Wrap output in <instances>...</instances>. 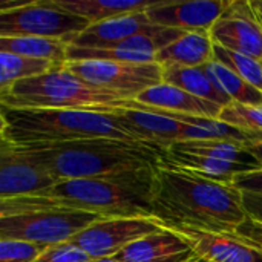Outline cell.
Segmentation results:
<instances>
[{
	"label": "cell",
	"mask_w": 262,
	"mask_h": 262,
	"mask_svg": "<svg viewBox=\"0 0 262 262\" xmlns=\"http://www.w3.org/2000/svg\"><path fill=\"white\" fill-rule=\"evenodd\" d=\"M152 216L169 227H193L262 246V227L244 210L239 192L160 160L154 173Z\"/></svg>",
	"instance_id": "obj_1"
},
{
	"label": "cell",
	"mask_w": 262,
	"mask_h": 262,
	"mask_svg": "<svg viewBox=\"0 0 262 262\" xmlns=\"http://www.w3.org/2000/svg\"><path fill=\"white\" fill-rule=\"evenodd\" d=\"M154 173L155 167L58 181L38 195L2 200L0 216L35 209L84 212L101 218L152 216Z\"/></svg>",
	"instance_id": "obj_2"
},
{
	"label": "cell",
	"mask_w": 262,
	"mask_h": 262,
	"mask_svg": "<svg viewBox=\"0 0 262 262\" xmlns=\"http://www.w3.org/2000/svg\"><path fill=\"white\" fill-rule=\"evenodd\" d=\"M15 147L46 169L57 181L152 169L158 166L166 152L155 144L112 138Z\"/></svg>",
	"instance_id": "obj_3"
},
{
	"label": "cell",
	"mask_w": 262,
	"mask_h": 262,
	"mask_svg": "<svg viewBox=\"0 0 262 262\" xmlns=\"http://www.w3.org/2000/svg\"><path fill=\"white\" fill-rule=\"evenodd\" d=\"M0 138L14 146L112 138L138 141L114 112L86 109H14L0 106Z\"/></svg>",
	"instance_id": "obj_4"
},
{
	"label": "cell",
	"mask_w": 262,
	"mask_h": 262,
	"mask_svg": "<svg viewBox=\"0 0 262 262\" xmlns=\"http://www.w3.org/2000/svg\"><path fill=\"white\" fill-rule=\"evenodd\" d=\"M129 98L94 86L64 64L52 71L15 81L8 91L0 92V106L14 109H86L114 112L123 109Z\"/></svg>",
	"instance_id": "obj_5"
},
{
	"label": "cell",
	"mask_w": 262,
	"mask_h": 262,
	"mask_svg": "<svg viewBox=\"0 0 262 262\" xmlns=\"http://www.w3.org/2000/svg\"><path fill=\"white\" fill-rule=\"evenodd\" d=\"M91 23L60 8L54 0L5 2L0 6V37H45L69 40Z\"/></svg>",
	"instance_id": "obj_6"
},
{
	"label": "cell",
	"mask_w": 262,
	"mask_h": 262,
	"mask_svg": "<svg viewBox=\"0 0 262 262\" xmlns=\"http://www.w3.org/2000/svg\"><path fill=\"white\" fill-rule=\"evenodd\" d=\"M101 216L60 210L35 209L0 216V239H20L43 247L69 243Z\"/></svg>",
	"instance_id": "obj_7"
},
{
	"label": "cell",
	"mask_w": 262,
	"mask_h": 262,
	"mask_svg": "<svg viewBox=\"0 0 262 262\" xmlns=\"http://www.w3.org/2000/svg\"><path fill=\"white\" fill-rule=\"evenodd\" d=\"M167 226L155 216L100 218L69 243L78 246L92 259L112 258L135 241L166 230Z\"/></svg>",
	"instance_id": "obj_8"
},
{
	"label": "cell",
	"mask_w": 262,
	"mask_h": 262,
	"mask_svg": "<svg viewBox=\"0 0 262 262\" xmlns=\"http://www.w3.org/2000/svg\"><path fill=\"white\" fill-rule=\"evenodd\" d=\"M64 66L84 81L106 91L117 92L129 100L143 91L163 83V68L158 63L121 61H66Z\"/></svg>",
	"instance_id": "obj_9"
},
{
	"label": "cell",
	"mask_w": 262,
	"mask_h": 262,
	"mask_svg": "<svg viewBox=\"0 0 262 262\" xmlns=\"http://www.w3.org/2000/svg\"><path fill=\"white\" fill-rule=\"evenodd\" d=\"M210 37L224 49L256 60L262 58V26L250 0H230L227 9L212 26Z\"/></svg>",
	"instance_id": "obj_10"
},
{
	"label": "cell",
	"mask_w": 262,
	"mask_h": 262,
	"mask_svg": "<svg viewBox=\"0 0 262 262\" xmlns=\"http://www.w3.org/2000/svg\"><path fill=\"white\" fill-rule=\"evenodd\" d=\"M57 183L23 150L8 141H0V201L38 195Z\"/></svg>",
	"instance_id": "obj_11"
},
{
	"label": "cell",
	"mask_w": 262,
	"mask_h": 262,
	"mask_svg": "<svg viewBox=\"0 0 262 262\" xmlns=\"http://www.w3.org/2000/svg\"><path fill=\"white\" fill-rule=\"evenodd\" d=\"M229 3L230 0L152 2L144 12L154 25L161 28L184 32H210Z\"/></svg>",
	"instance_id": "obj_12"
},
{
	"label": "cell",
	"mask_w": 262,
	"mask_h": 262,
	"mask_svg": "<svg viewBox=\"0 0 262 262\" xmlns=\"http://www.w3.org/2000/svg\"><path fill=\"white\" fill-rule=\"evenodd\" d=\"M170 229L183 236L201 259L210 262H262V246L256 243L193 227L180 226Z\"/></svg>",
	"instance_id": "obj_13"
},
{
	"label": "cell",
	"mask_w": 262,
	"mask_h": 262,
	"mask_svg": "<svg viewBox=\"0 0 262 262\" xmlns=\"http://www.w3.org/2000/svg\"><path fill=\"white\" fill-rule=\"evenodd\" d=\"M157 28L160 26L154 25L144 11L120 15L88 26L69 40V46L84 49H111L137 34L150 32Z\"/></svg>",
	"instance_id": "obj_14"
},
{
	"label": "cell",
	"mask_w": 262,
	"mask_h": 262,
	"mask_svg": "<svg viewBox=\"0 0 262 262\" xmlns=\"http://www.w3.org/2000/svg\"><path fill=\"white\" fill-rule=\"evenodd\" d=\"M124 129L141 143H149L167 150L172 144L184 140L186 123L177 121L155 112H143L134 109H115Z\"/></svg>",
	"instance_id": "obj_15"
},
{
	"label": "cell",
	"mask_w": 262,
	"mask_h": 262,
	"mask_svg": "<svg viewBox=\"0 0 262 262\" xmlns=\"http://www.w3.org/2000/svg\"><path fill=\"white\" fill-rule=\"evenodd\" d=\"M117 258L121 262H189L196 255L183 236L167 227L135 241Z\"/></svg>",
	"instance_id": "obj_16"
},
{
	"label": "cell",
	"mask_w": 262,
	"mask_h": 262,
	"mask_svg": "<svg viewBox=\"0 0 262 262\" xmlns=\"http://www.w3.org/2000/svg\"><path fill=\"white\" fill-rule=\"evenodd\" d=\"M138 103L157 107L172 114L192 115V117H207V118H220L223 111L221 106L195 97L177 86L161 83L150 89L143 91L135 98Z\"/></svg>",
	"instance_id": "obj_17"
},
{
	"label": "cell",
	"mask_w": 262,
	"mask_h": 262,
	"mask_svg": "<svg viewBox=\"0 0 262 262\" xmlns=\"http://www.w3.org/2000/svg\"><path fill=\"white\" fill-rule=\"evenodd\" d=\"M163 83L177 86L195 97L212 101L221 107H226L232 103L230 97L223 91L220 83L215 80L209 66H164L163 68Z\"/></svg>",
	"instance_id": "obj_18"
},
{
	"label": "cell",
	"mask_w": 262,
	"mask_h": 262,
	"mask_svg": "<svg viewBox=\"0 0 262 262\" xmlns=\"http://www.w3.org/2000/svg\"><path fill=\"white\" fill-rule=\"evenodd\" d=\"M163 163L177 166L180 169H184L187 172H192L198 177L221 183V184H229L232 186L235 178L241 173L246 172H255L259 170L258 167L253 166H246V164H236V163H229L223 160H215L209 157H201V155H193V154H186L173 149H167L164 155L161 157Z\"/></svg>",
	"instance_id": "obj_19"
},
{
	"label": "cell",
	"mask_w": 262,
	"mask_h": 262,
	"mask_svg": "<svg viewBox=\"0 0 262 262\" xmlns=\"http://www.w3.org/2000/svg\"><path fill=\"white\" fill-rule=\"evenodd\" d=\"M213 40L210 32H186L177 41L155 54V61L164 66L196 68L213 61Z\"/></svg>",
	"instance_id": "obj_20"
},
{
	"label": "cell",
	"mask_w": 262,
	"mask_h": 262,
	"mask_svg": "<svg viewBox=\"0 0 262 262\" xmlns=\"http://www.w3.org/2000/svg\"><path fill=\"white\" fill-rule=\"evenodd\" d=\"M71 14L86 18L91 25L114 17L146 11L152 2L146 0H54Z\"/></svg>",
	"instance_id": "obj_21"
},
{
	"label": "cell",
	"mask_w": 262,
	"mask_h": 262,
	"mask_svg": "<svg viewBox=\"0 0 262 262\" xmlns=\"http://www.w3.org/2000/svg\"><path fill=\"white\" fill-rule=\"evenodd\" d=\"M69 43L63 38L45 37H0V52H11L29 58L64 64Z\"/></svg>",
	"instance_id": "obj_22"
},
{
	"label": "cell",
	"mask_w": 262,
	"mask_h": 262,
	"mask_svg": "<svg viewBox=\"0 0 262 262\" xmlns=\"http://www.w3.org/2000/svg\"><path fill=\"white\" fill-rule=\"evenodd\" d=\"M169 149L261 169L256 158L247 150L246 144H241V143L221 141V140H190V141L175 143Z\"/></svg>",
	"instance_id": "obj_23"
},
{
	"label": "cell",
	"mask_w": 262,
	"mask_h": 262,
	"mask_svg": "<svg viewBox=\"0 0 262 262\" xmlns=\"http://www.w3.org/2000/svg\"><path fill=\"white\" fill-rule=\"evenodd\" d=\"M58 64L29 58L11 52H0V92L8 91L15 81L43 75Z\"/></svg>",
	"instance_id": "obj_24"
},
{
	"label": "cell",
	"mask_w": 262,
	"mask_h": 262,
	"mask_svg": "<svg viewBox=\"0 0 262 262\" xmlns=\"http://www.w3.org/2000/svg\"><path fill=\"white\" fill-rule=\"evenodd\" d=\"M207 66L212 75L215 77V80L220 83L223 91L230 97L233 103L252 104V106L262 104V92L259 89H256L244 78L233 74L232 71H229L227 68H224L216 61H210Z\"/></svg>",
	"instance_id": "obj_25"
},
{
	"label": "cell",
	"mask_w": 262,
	"mask_h": 262,
	"mask_svg": "<svg viewBox=\"0 0 262 262\" xmlns=\"http://www.w3.org/2000/svg\"><path fill=\"white\" fill-rule=\"evenodd\" d=\"M213 61L223 64L233 74L244 78L247 83L262 92V66L261 61L249 55L224 49L218 45L213 46Z\"/></svg>",
	"instance_id": "obj_26"
},
{
	"label": "cell",
	"mask_w": 262,
	"mask_h": 262,
	"mask_svg": "<svg viewBox=\"0 0 262 262\" xmlns=\"http://www.w3.org/2000/svg\"><path fill=\"white\" fill-rule=\"evenodd\" d=\"M233 187L239 192L241 204L247 215L262 227V169L238 175Z\"/></svg>",
	"instance_id": "obj_27"
},
{
	"label": "cell",
	"mask_w": 262,
	"mask_h": 262,
	"mask_svg": "<svg viewBox=\"0 0 262 262\" xmlns=\"http://www.w3.org/2000/svg\"><path fill=\"white\" fill-rule=\"evenodd\" d=\"M218 120L238 129L262 135V104L252 106L232 101L229 106L223 107Z\"/></svg>",
	"instance_id": "obj_28"
},
{
	"label": "cell",
	"mask_w": 262,
	"mask_h": 262,
	"mask_svg": "<svg viewBox=\"0 0 262 262\" xmlns=\"http://www.w3.org/2000/svg\"><path fill=\"white\" fill-rule=\"evenodd\" d=\"M46 247L20 239H0V262H34Z\"/></svg>",
	"instance_id": "obj_29"
},
{
	"label": "cell",
	"mask_w": 262,
	"mask_h": 262,
	"mask_svg": "<svg viewBox=\"0 0 262 262\" xmlns=\"http://www.w3.org/2000/svg\"><path fill=\"white\" fill-rule=\"evenodd\" d=\"M92 258L72 243L49 246L34 262H91Z\"/></svg>",
	"instance_id": "obj_30"
},
{
	"label": "cell",
	"mask_w": 262,
	"mask_h": 262,
	"mask_svg": "<svg viewBox=\"0 0 262 262\" xmlns=\"http://www.w3.org/2000/svg\"><path fill=\"white\" fill-rule=\"evenodd\" d=\"M247 147V150L256 158V161L259 163V166H261L262 169V140L261 141H256V143H252V144H249V146H246Z\"/></svg>",
	"instance_id": "obj_31"
},
{
	"label": "cell",
	"mask_w": 262,
	"mask_h": 262,
	"mask_svg": "<svg viewBox=\"0 0 262 262\" xmlns=\"http://www.w3.org/2000/svg\"><path fill=\"white\" fill-rule=\"evenodd\" d=\"M250 2H252L253 11H255V14H256V17H258V20H259L262 26V0H250Z\"/></svg>",
	"instance_id": "obj_32"
},
{
	"label": "cell",
	"mask_w": 262,
	"mask_h": 262,
	"mask_svg": "<svg viewBox=\"0 0 262 262\" xmlns=\"http://www.w3.org/2000/svg\"><path fill=\"white\" fill-rule=\"evenodd\" d=\"M91 262H121L117 256H112V258H101V259H92Z\"/></svg>",
	"instance_id": "obj_33"
},
{
	"label": "cell",
	"mask_w": 262,
	"mask_h": 262,
	"mask_svg": "<svg viewBox=\"0 0 262 262\" xmlns=\"http://www.w3.org/2000/svg\"><path fill=\"white\" fill-rule=\"evenodd\" d=\"M189 262H210V261H206V259H201V258H198V256H196V258H193L192 261H189Z\"/></svg>",
	"instance_id": "obj_34"
},
{
	"label": "cell",
	"mask_w": 262,
	"mask_h": 262,
	"mask_svg": "<svg viewBox=\"0 0 262 262\" xmlns=\"http://www.w3.org/2000/svg\"><path fill=\"white\" fill-rule=\"evenodd\" d=\"M259 61H261V66H262V58H261V60H259Z\"/></svg>",
	"instance_id": "obj_35"
}]
</instances>
